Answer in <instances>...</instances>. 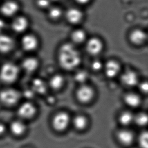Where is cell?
Returning a JSON list of instances; mask_svg holds the SVG:
<instances>
[{"mask_svg": "<svg viewBox=\"0 0 148 148\" xmlns=\"http://www.w3.org/2000/svg\"><path fill=\"white\" fill-rule=\"evenodd\" d=\"M19 74V69L16 65L12 63L3 64L0 69V79L3 82L10 84L14 82Z\"/></svg>", "mask_w": 148, "mask_h": 148, "instance_id": "cell-2", "label": "cell"}, {"mask_svg": "<svg viewBox=\"0 0 148 148\" xmlns=\"http://www.w3.org/2000/svg\"><path fill=\"white\" fill-rule=\"evenodd\" d=\"M50 0H38L37 1V5L39 8L41 9H46L50 7Z\"/></svg>", "mask_w": 148, "mask_h": 148, "instance_id": "cell-29", "label": "cell"}, {"mask_svg": "<svg viewBox=\"0 0 148 148\" xmlns=\"http://www.w3.org/2000/svg\"><path fill=\"white\" fill-rule=\"evenodd\" d=\"M6 132V127L3 124L0 123V136L4 134Z\"/></svg>", "mask_w": 148, "mask_h": 148, "instance_id": "cell-32", "label": "cell"}, {"mask_svg": "<svg viewBox=\"0 0 148 148\" xmlns=\"http://www.w3.org/2000/svg\"><path fill=\"white\" fill-rule=\"evenodd\" d=\"M90 0H76V2L80 4H85L87 3Z\"/></svg>", "mask_w": 148, "mask_h": 148, "instance_id": "cell-33", "label": "cell"}, {"mask_svg": "<svg viewBox=\"0 0 148 148\" xmlns=\"http://www.w3.org/2000/svg\"><path fill=\"white\" fill-rule=\"evenodd\" d=\"M70 123V117L65 112H60L56 114L52 120L53 128L58 132L66 130Z\"/></svg>", "mask_w": 148, "mask_h": 148, "instance_id": "cell-4", "label": "cell"}, {"mask_svg": "<svg viewBox=\"0 0 148 148\" xmlns=\"http://www.w3.org/2000/svg\"><path fill=\"white\" fill-rule=\"evenodd\" d=\"M121 79L122 83L126 86H133L138 84V76L136 72L131 70H128L124 72Z\"/></svg>", "mask_w": 148, "mask_h": 148, "instance_id": "cell-11", "label": "cell"}, {"mask_svg": "<svg viewBox=\"0 0 148 148\" xmlns=\"http://www.w3.org/2000/svg\"><path fill=\"white\" fill-rule=\"evenodd\" d=\"M88 77V74L85 71H80L76 73L75 78L76 82L79 83H83L86 81Z\"/></svg>", "mask_w": 148, "mask_h": 148, "instance_id": "cell-28", "label": "cell"}, {"mask_svg": "<svg viewBox=\"0 0 148 148\" xmlns=\"http://www.w3.org/2000/svg\"><path fill=\"white\" fill-rule=\"evenodd\" d=\"M38 66V60L32 57L26 58L22 63V68L28 73L34 72L37 69Z\"/></svg>", "mask_w": 148, "mask_h": 148, "instance_id": "cell-16", "label": "cell"}, {"mask_svg": "<svg viewBox=\"0 0 148 148\" xmlns=\"http://www.w3.org/2000/svg\"><path fill=\"white\" fill-rule=\"evenodd\" d=\"M88 120L83 115H77L73 120V124L75 128L78 130H83L87 127L88 125Z\"/></svg>", "mask_w": 148, "mask_h": 148, "instance_id": "cell-20", "label": "cell"}, {"mask_svg": "<svg viewBox=\"0 0 148 148\" xmlns=\"http://www.w3.org/2000/svg\"><path fill=\"white\" fill-rule=\"evenodd\" d=\"M19 10V5L14 1H7L3 4L1 11L2 14L6 17H11L17 13Z\"/></svg>", "mask_w": 148, "mask_h": 148, "instance_id": "cell-10", "label": "cell"}, {"mask_svg": "<svg viewBox=\"0 0 148 148\" xmlns=\"http://www.w3.org/2000/svg\"><path fill=\"white\" fill-rule=\"evenodd\" d=\"M26 130V126L24 123L19 120L14 121L10 125V130L15 136H21Z\"/></svg>", "mask_w": 148, "mask_h": 148, "instance_id": "cell-18", "label": "cell"}, {"mask_svg": "<svg viewBox=\"0 0 148 148\" xmlns=\"http://www.w3.org/2000/svg\"><path fill=\"white\" fill-rule=\"evenodd\" d=\"M116 137L118 143L125 147L131 146L136 139L134 132L128 129H122L118 130L116 133Z\"/></svg>", "mask_w": 148, "mask_h": 148, "instance_id": "cell-5", "label": "cell"}, {"mask_svg": "<svg viewBox=\"0 0 148 148\" xmlns=\"http://www.w3.org/2000/svg\"><path fill=\"white\" fill-rule=\"evenodd\" d=\"M124 101L127 105L131 107H136L140 105L141 99L138 95L134 93H129L124 97Z\"/></svg>", "mask_w": 148, "mask_h": 148, "instance_id": "cell-19", "label": "cell"}, {"mask_svg": "<svg viewBox=\"0 0 148 148\" xmlns=\"http://www.w3.org/2000/svg\"><path fill=\"white\" fill-rule=\"evenodd\" d=\"M102 64L100 60H95L92 62L91 67L94 71H99L102 68Z\"/></svg>", "mask_w": 148, "mask_h": 148, "instance_id": "cell-31", "label": "cell"}, {"mask_svg": "<svg viewBox=\"0 0 148 148\" xmlns=\"http://www.w3.org/2000/svg\"><path fill=\"white\" fill-rule=\"evenodd\" d=\"M4 27V23L2 21H0V30L2 29V28Z\"/></svg>", "mask_w": 148, "mask_h": 148, "instance_id": "cell-34", "label": "cell"}, {"mask_svg": "<svg viewBox=\"0 0 148 148\" xmlns=\"http://www.w3.org/2000/svg\"><path fill=\"white\" fill-rule=\"evenodd\" d=\"M36 109L33 104L30 102H26L20 105L18 108L17 113L21 118L28 119L34 116Z\"/></svg>", "mask_w": 148, "mask_h": 148, "instance_id": "cell-7", "label": "cell"}, {"mask_svg": "<svg viewBox=\"0 0 148 148\" xmlns=\"http://www.w3.org/2000/svg\"><path fill=\"white\" fill-rule=\"evenodd\" d=\"M86 37V33L82 29L75 30L71 35V38L73 42L77 44H80L83 42L85 40Z\"/></svg>", "mask_w": 148, "mask_h": 148, "instance_id": "cell-24", "label": "cell"}, {"mask_svg": "<svg viewBox=\"0 0 148 148\" xmlns=\"http://www.w3.org/2000/svg\"><path fill=\"white\" fill-rule=\"evenodd\" d=\"M38 40L36 36L32 34L24 36L21 40L22 48L26 51H32L37 48Z\"/></svg>", "mask_w": 148, "mask_h": 148, "instance_id": "cell-9", "label": "cell"}, {"mask_svg": "<svg viewBox=\"0 0 148 148\" xmlns=\"http://www.w3.org/2000/svg\"><path fill=\"white\" fill-rule=\"evenodd\" d=\"M28 26V19L24 16L16 17L12 23V28L15 32L21 33L26 30Z\"/></svg>", "mask_w": 148, "mask_h": 148, "instance_id": "cell-13", "label": "cell"}, {"mask_svg": "<svg viewBox=\"0 0 148 148\" xmlns=\"http://www.w3.org/2000/svg\"><path fill=\"white\" fill-rule=\"evenodd\" d=\"M58 59L60 66L67 70L76 68L81 62L79 53L74 45L70 43H66L60 47Z\"/></svg>", "mask_w": 148, "mask_h": 148, "instance_id": "cell-1", "label": "cell"}, {"mask_svg": "<svg viewBox=\"0 0 148 148\" xmlns=\"http://www.w3.org/2000/svg\"><path fill=\"white\" fill-rule=\"evenodd\" d=\"M76 96L80 102L87 103L92 100L94 96V92L90 86L83 85L78 88Z\"/></svg>", "mask_w": 148, "mask_h": 148, "instance_id": "cell-6", "label": "cell"}, {"mask_svg": "<svg viewBox=\"0 0 148 148\" xmlns=\"http://www.w3.org/2000/svg\"><path fill=\"white\" fill-rule=\"evenodd\" d=\"M66 18L68 21L72 24H77L82 20L83 13L77 8H71L66 12Z\"/></svg>", "mask_w": 148, "mask_h": 148, "instance_id": "cell-14", "label": "cell"}, {"mask_svg": "<svg viewBox=\"0 0 148 148\" xmlns=\"http://www.w3.org/2000/svg\"><path fill=\"white\" fill-rule=\"evenodd\" d=\"M62 10L60 8L54 7L49 9L48 15L53 20H57L62 15Z\"/></svg>", "mask_w": 148, "mask_h": 148, "instance_id": "cell-27", "label": "cell"}, {"mask_svg": "<svg viewBox=\"0 0 148 148\" xmlns=\"http://www.w3.org/2000/svg\"><path fill=\"white\" fill-rule=\"evenodd\" d=\"M64 83V78L61 75L55 74L50 78L49 84L51 88L58 90L62 88Z\"/></svg>", "mask_w": 148, "mask_h": 148, "instance_id": "cell-22", "label": "cell"}, {"mask_svg": "<svg viewBox=\"0 0 148 148\" xmlns=\"http://www.w3.org/2000/svg\"><path fill=\"white\" fill-rule=\"evenodd\" d=\"M120 65L115 61L110 60L105 65V73L109 78H113L118 75L120 71Z\"/></svg>", "mask_w": 148, "mask_h": 148, "instance_id": "cell-15", "label": "cell"}, {"mask_svg": "<svg viewBox=\"0 0 148 148\" xmlns=\"http://www.w3.org/2000/svg\"><path fill=\"white\" fill-rule=\"evenodd\" d=\"M32 90L38 94H43L46 90V84L41 79H35L32 82Z\"/></svg>", "mask_w": 148, "mask_h": 148, "instance_id": "cell-23", "label": "cell"}, {"mask_svg": "<svg viewBox=\"0 0 148 148\" xmlns=\"http://www.w3.org/2000/svg\"><path fill=\"white\" fill-rule=\"evenodd\" d=\"M54 1H60V0H54Z\"/></svg>", "mask_w": 148, "mask_h": 148, "instance_id": "cell-35", "label": "cell"}, {"mask_svg": "<svg viewBox=\"0 0 148 148\" xmlns=\"http://www.w3.org/2000/svg\"><path fill=\"white\" fill-rule=\"evenodd\" d=\"M138 144L140 148H148V130L140 132L138 138Z\"/></svg>", "mask_w": 148, "mask_h": 148, "instance_id": "cell-26", "label": "cell"}, {"mask_svg": "<svg viewBox=\"0 0 148 148\" xmlns=\"http://www.w3.org/2000/svg\"><path fill=\"white\" fill-rule=\"evenodd\" d=\"M20 93L12 88H7L0 92V101L7 106H13L20 99Z\"/></svg>", "mask_w": 148, "mask_h": 148, "instance_id": "cell-3", "label": "cell"}, {"mask_svg": "<svg viewBox=\"0 0 148 148\" xmlns=\"http://www.w3.org/2000/svg\"><path fill=\"white\" fill-rule=\"evenodd\" d=\"M134 122L140 127H144L148 125V114L140 113L134 116Z\"/></svg>", "mask_w": 148, "mask_h": 148, "instance_id": "cell-25", "label": "cell"}, {"mask_svg": "<svg viewBox=\"0 0 148 148\" xmlns=\"http://www.w3.org/2000/svg\"><path fill=\"white\" fill-rule=\"evenodd\" d=\"M140 90L144 94H148V82L144 81L138 85Z\"/></svg>", "mask_w": 148, "mask_h": 148, "instance_id": "cell-30", "label": "cell"}, {"mask_svg": "<svg viewBox=\"0 0 148 148\" xmlns=\"http://www.w3.org/2000/svg\"><path fill=\"white\" fill-rule=\"evenodd\" d=\"M134 116L129 111L122 112L119 117L118 120L122 126H128L134 122Z\"/></svg>", "mask_w": 148, "mask_h": 148, "instance_id": "cell-21", "label": "cell"}, {"mask_svg": "<svg viewBox=\"0 0 148 148\" xmlns=\"http://www.w3.org/2000/svg\"><path fill=\"white\" fill-rule=\"evenodd\" d=\"M86 47V50L89 54L92 55H96L102 52L103 44L98 38H93L88 40Z\"/></svg>", "mask_w": 148, "mask_h": 148, "instance_id": "cell-8", "label": "cell"}, {"mask_svg": "<svg viewBox=\"0 0 148 148\" xmlns=\"http://www.w3.org/2000/svg\"><path fill=\"white\" fill-rule=\"evenodd\" d=\"M14 47V40L10 36L0 34V53H7L10 52Z\"/></svg>", "mask_w": 148, "mask_h": 148, "instance_id": "cell-12", "label": "cell"}, {"mask_svg": "<svg viewBox=\"0 0 148 148\" xmlns=\"http://www.w3.org/2000/svg\"><path fill=\"white\" fill-rule=\"evenodd\" d=\"M147 38L146 32L141 29H136L131 32L130 40L134 44L140 45L144 42Z\"/></svg>", "mask_w": 148, "mask_h": 148, "instance_id": "cell-17", "label": "cell"}]
</instances>
